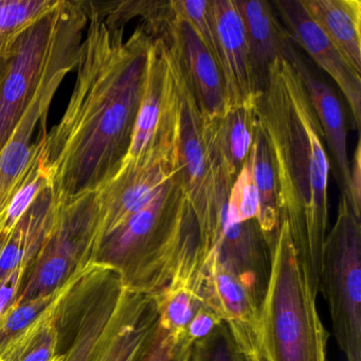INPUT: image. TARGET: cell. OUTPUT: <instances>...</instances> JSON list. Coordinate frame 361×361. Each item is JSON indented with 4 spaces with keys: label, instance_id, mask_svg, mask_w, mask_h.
Wrapping results in <instances>:
<instances>
[{
    "label": "cell",
    "instance_id": "20",
    "mask_svg": "<svg viewBox=\"0 0 361 361\" xmlns=\"http://www.w3.org/2000/svg\"><path fill=\"white\" fill-rule=\"evenodd\" d=\"M204 126L215 161L233 183L248 158L255 139V101L227 111L219 119L204 118Z\"/></svg>",
    "mask_w": 361,
    "mask_h": 361
},
{
    "label": "cell",
    "instance_id": "26",
    "mask_svg": "<svg viewBox=\"0 0 361 361\" xmlns=\"http://www.w3.org/2000/svg\"><path fill=\"white\" fill-rule=\"evenodd\" d=\"M58 3L59 0H0V54Z\"/></svg>",
    "mask_w": 361,
    "mask_h": 361
},
{
    "label": "cell",
    "instance_id": "34",
    "mask_svg": "<svg viewBox=\"0 0 361 361\" xmlns=\"http://www.w3.org/2000/svg\"><path fill=\"white\" fill-rule=\"evenodd\" d=\"M179 341L160 325L153 343L141 361H173Z\"/></svg>",
    "mask_w": 361,
    "mask_h": 361
},
{
    "label": "cell",
    "instance_id": "22",
    "mask_svg": "<svg viewBox=\"0 0 361 361\" xmlns=\"http://www.w3.org/2000/svg\"><path fill=\"white\" fill-rule=\"evenodd\" d=\"M92 264L75 271L56 301L9 344L1 358L6 361H51L60 354L61 326L67 299Z\"/></svg>",
    "mask_w": 361,
    "mask_h": 361
},
{
    "label": "cell",
    "instance_id": "2",
    "mask_svg": "<svg viewBox=\"0 0 361 361\" xmlns=\"http://www.w3.org/2000/svg\"><path fill=\"white\" fill-rule=\"evenodd\" d=\"M255 106L274 158L280 221L288 225L300 261L319 293L331 164L320 122L288 59L280 56L271 63Z\"/></svg>",
    "mask_w": 361,
    "mask_h": 361
},
{
    "label": "cell",
    "instance_id": "8",
    "mask_svg": "<svg viewBox=\"0 0 361 361\" xmlns=\"http://www.w3.org/2000/svg\"><path fill=\"white\" fill-rule=\"evenodd\" d=\"M97 232L96 192L61 204L56 224L29 266L14 302L48 297L80 268L94 263Z\"/></svg>",
    "mask_w": 361,
    "mask_h": 361
},
{
    "label": "cell",
    "instance_id": "27",
    "mask_svg": "<svg viewBox=\"0 0 361 361\" xmlns=\"http://www.w3.org/2000/svg\"><path fill=\"white\" fill-rule=\"evenodd\" d=\"M66 283L58 291L48 297L25 302H13L7 310L0 314V357L3 356L9 344L18 336L30 326L56 301L64 290Z\"/></svg>",
    "mask_w": 361,
    "mask_h": 361
},
{
    "label": "cell",
    "instance_id": "3",
    "mask_svg": "<svg viewBox=\"0 0 361 361\" xmlns=\"http://www.w3.org/2000/svg\"><path fill=\"white\" fill-rule=\"evenodd\" d=\"M94 263L133 290L157 295L172 282H197L206 257L179 171L157 195L103 240Z\"/></svg>",
    "mask_w": 361,
    "mask_h": 361
},
{
    "label": "cell",
    "instance_id": "36",
    "mask_svg": "<svg viewBox=\"0 0 361 361\" xmlns=\"http://www.w3.org/2000/svg\"><path fill=\"white\" fill-rule=\"evenodd\" d=\"M63 359H64V353H60L51 361H63Z\"/></svg>",
    "mask_w": 361,
    "mask_h": 361
},
{
    "label": "cell",
    "instance_id": "16",
    "mask_svg": "<svg viewBox=\"0 0 361 361\" xmlns=\"http://www.w3.org/2000/svg\"><path fill=\"white\" fill-rule=\"evenodd\" d=\"M159 326L155 298L126 286L117 312L92 361L142 360Z\"/></svg>",
    "mask_w": 361,
    "mask_h": 361
},
{
    "label": "cell",
    "instance_id": "5",
    "mask_svg": "<svg viewBox=\"0 0 361 361\" xmlns=\"http://www.w3.org/2000/svg\"><path fill=\"white\" fill-rule=\"evenodd\" d=\"M87 16L81 0L58 5L27 27L3 52L0 71V151L50 71L79 54Z\"/></svg>",
    "mask_w": 361,
    "mask_h": 361
},
{
    "label": "cell",
    "instance_id": "38",
    "mask_svg": "<svg viewBox=\"0 0 361 361\" xmlns=\"http://www.w3.org/2000/svg\"><path fill=\"white\" fill-rule=\"evenodd\" d=\"M0 361H6V360H5V359L1 358V357H0Z\"/></svg>",
    "mask_w": 361,
    "mask_h": 361
},
{
    "label": "cell",
    "instance_id": "32",
    "mask_svg": "<svg viewBox=\"0 0 361 361\" xmlns=\"http://www.w3.org/2000/svg\"><path fill=\"white\" fill-rule=\"evenodd\" d=\"M344 195V194H343ZM350 204L355 216L361 219V145L357 142L350 161V189L348 195H344Z\"/></svg>",
    "mask_w": 361,
    "mask_h": 361
},
{
    "label": "cell",
    "instance_id": "11",
    "mask_svg": "<svg viewBox=\"0 0 361 361\" xmlns=\"http://www.w3.org/2000/svg\"><path fill=\"white\" fill-rule=\"evenodd\" d=\"M202 297L228 327L248 361L264 360L259 312L263 298L213 250L204 264Z\"/></svg>",
    "mask_w": 361,
    "mask_h": 361
},
{
    "label": "cell",
    "instance_id": "7",
    "mask_svg": "<svg viewBox=\"0 0 361 361\" xmlns=\"http://www.w3.org/2000/svg\"><path fill=\"white\" fill-rule=\"evenodd\" d=\"M320 291L346 361H361V219L343 194L323 246Z\"/></svg>",
    "mask_w": 361,
    "mask_h": 361
},
{
    "label": "cell",
    "instance_id": "9",
    "mask_svg": "<svg viewBox=\"0 0 361 361\" xmlns=\"http://www.w3.org/2000/svg\"><path fill=\"white\" fill-rule=\"evenodd\" d=\"M178 92L174 61L162 37H152L142 100L122 166H140L177 149ZM120 169V168H119Z\"/></svg>",
    "mask_w": 361,
    "mask_h": 361
},
{
    "label": "cell",
    "instance_id": "24",
    "mask_svg": "<svg viewBox=\"0 0 361 361\" xmlns=\"http://www.w3.org/2000/svg\"><path fill=\"white\" fill-rule=\"evenodd\" d=\"M248 159L253 180L259 192V228L268 248L271 250L281 224L278 180L269 143L257 121Z\"/></svg>",
    "mask_w": 361,
    "mask_h": 361
},
{
    "label": "cell",
    "instance_id": "10",
    "mask_svg": "<svg viewBox=\"0 0 361 361\" xmlns=\"http://www.w3.org/2000/svg\"><path fill=\"white\" fill-rule=\"evenodd\" d=\"M79 56L80 52L65 59L50 71L20 118L7 145L0 151V230L14 195L45 147L46 122L42 123L39 138L33 141L35 128L37 124L47 120L52 99L67 73L77 67Z\"/></svg>",
    "mask_w": 361,
    "mask_h": 361
},
{
    "label": "cell",
    "instance_id": "15",
    "mask_svg": "<svg viewBox=\"0 0 361 361\" xmlns=\"http://www.w3.org/2000/svg\"><path fill=\"white\" fill-rule=\"evenodd\" d=\"M157 37L166 41L176 58L204 118L224 117L225 92L221 69L191 26L174 14L158 35L152 37Z\"/></svg>",
    "mask_w": 361,
    "mask_h": 361
},
{
    "label": "cell",
    "instance_id": "21",
    "mask_svg": "<svg viewBox=\"0 0 361 361\" xmlns=\"http://www.w3.org/2000/svg\"><path fill=\"white\" fill-rule=\"evenodd\" d=\"M244 23L257 90H261L268 69L282 56L288 33L276 16L274 6L265 0H234Z\"/></svg>",
    "mask_w": 361,
    "mask_h": 361
},
{
    "label": "cell",
    "instance_id": "35",
    "mask_svg": "<svg viewBox=\"0 0 361 361\" xmlns=\"http://www.w3.org/2000/svg\"><path fill=\"white\" fill-rule=\"evenodd\" d=\"M193 344L188 340H181L177 345L173 361H191Z\"/></svg>",
    "mask_w": 361,
    "mask_h": 361
},
{
    "label": "cell",
    "instance_id": "12",
    "mask_svg": "<svg viewBox=\"0 0 361 361\" xmlns=\"http://www.w3.org/2000/svg\"><path fill=\"white\" fill-rule=\"evenodd\" d=\"M178 171L177 149L145 166H120L115 176L96 191V253L103 240L145 208Z\"/></svg>",
    "mask_w": 361,
    "mask_h": 361
},
{
    "label": "cell",
    "instance_id": "6",
    "mask_svg": "<svg viewBox=\"0 0 361 361\" xmlns=\"http://www.w3.org/2000/svg\"><path fill=\"white\" fill-rule=\"evenodd\" d=\"M171 54L180 109L177 143L179 177L197 221L200 248L208 257L221 238V210L233 183L213 157L204 134V116L176 58L172 51Z\"/></svg>",
    "mask_w": 361,
    "mask_h": 361
},
{
    "label": "cell",
    "instance_id": "28",
    "mask_svg": "<svg viewBox=\"0 0 361 361\" xmlns=\"http://www.w3.org/2000/svg\"><path fill=\"white\" fill-rule=\"evenodd\" d=\"M223 212L232 221H257L259 223V192L253 180L248 158L234 180L229 198L224 204Z\"/></svg>",
    "mask_w": 361,
    "mask_h": 361
},
{
    "label": "cell",
    "instance_id": "30",
    "mask_svg": "<svg viewBox=\"0 0 361 361\" xmlns=\"http://www.w3.org/2000/svg\"><path fill=\"white\" fill-rule=\"evenodd\" d=\"M191 361H248L229 329L221 324L206 339L193 344Z\"/></svg>",
    "mask_w": 361,
    "mask_h": 361
},
{
    "label": "cell",
    "instance_id": "37",
    "mask_svg": "<svg viewBox=\"0 0 361 361\" xmlns=\"http://www.w3.org/2000/svg\"><path fill=\"white\" fill-rule=\"evenodd\" d=\"M1 54H0V71H1V63H3V56H1Z\"/></svg>",
    "mask_w": 361,
    "mask_h": 361
},
{
    "label": "cell",
    "instance_id": "19",
    "mask_svg": "<svg viewBox=\"0 0 361 361\" xmlns=\"http://www.w3.org/2000/svg\"><path fill=\"white\" fill-rule=\"evenodd\" d=\"M60 206L51 185L37 195L0 246V281L22 264L32 263L56 224Z\"/></svg>",
    "mask_w": 361,
    "mask_h": 361
},
{
    "label": "cell",
    "instance_id": "31",
    "mask_svg": "<svg viewBox=\"0 0 361 361\" xmlns=\"http://www.w3.org/2000/svg\"><path fill=\"white\" fill-rule=\"evenodd\" d=\"M221 324L224 322L219 314L204 301L187 327L185 338L191 343H196L206 339Z\"/></svg>",
    "mask_w": 361,
    "mask_h": 361
},
{
    "label": "cell",
    "instance_id": "13",
    "mask_svg": "<svg viewBox=\"0 0 361 361\" xmlns=\"http://www.w3.org/2000/svg\"><path fill=\"white\" fill-rule=\"evenodd\" d=\"M281 24L295 46H300L339 87L353 119L359 130L361 119V75L346 62L339 50L306 13L300 0L272 1Z\"/></svg>",
    "mask_w": 361,
    "mask_h": 361
},
{
    "label": "cell",
    "instance_id": "1",
    "mask_svg": "<svg viewBox=\"0 0 361 361\" xmlns=\"http://www.w3.org/2000/svg\"><path fill=\"white\" fill-rule=\"evenodd\" d=\"M87 32L61 121L46 136L45 164L56 200L98 191L128 155L147 79L152 37L138 25L128 39L81 0Z\"/></svg>",
    "mask_w": 361,
    "mask_h": 361
},
{
    "label": "cell",
    "instance_id": "4",
    "mask_svg": "<svg viewBox=\"0 0 361 361\" xmlns=\"http://www.w3.org/2000/svg\"><path fill=\"white\" fill-rule=\"evenodd\" d=\"M317 293L288 225L281 221L259 312L264 360L327 361L329 334L319 316Z\"/></svg>",
    "mask_w": 361,
    "mask_h": 361
},
{
    "label": "cell",
    "instance_id": "25",
    "mask_svg": "<svg viewBox=\"0 0 361 361\" xmlns=\"http://www.w3.org/2000/svg\"><path fill=\"white\" fill-rule=\"evenodd\" d=\"M154 298L157 302L162 329L175 340L185 338L187 327L204 302L200 287L185 283H170Z\"/></svg>",
    "mask_w": 361,
    "mask_h": 361
},
{
    "label": "cell",
    "instance_id": "33",
    "mask_svg": "<svg viewBox=\"0 0 361 361\" xmlns=\"http://www.w3.org/2000/svg\"><path fill=\"white\" fill-rule=\"evenodd\" d=\"M31 263H24L0 281V314L13 303Z\"/></svg>",
    "mask_w": 361,
    "mask_h": 361
},
{
    "label": "cell",
    "instance_id": "14",
    "mask_svg": "<svg viewBox=\"0 0 361 361\" xmlns=\"http://www.w3.org/2000/svg\"><path fill=\"white\" fill-rule=\"evenodd\" d=\"M217 41V63L223 78L225 114L257 97L244 23L234 0H211Z\"/></svg>",
    "mask_w": 361,
    "mask_h": 361
},
{
    "label": "cell",
    "instance_id": "23",
    "mask_svg": "<svg viewBox=\"0 0 361 361\" xmlns=\"http://www.w3.org/2000/svg\"><path fill=\"white\" fill-rule=\"evenodd\" d=\"M302 7L361 75L360 0H300Z\"/></svg>",
    "mask_w": 361,
    "mask_h": 361
},
{
    "label": "cell",
    "instance_id": "18",
    "mask_svg": "<svg viewBox=\"0 0 361 361\" xmlns=\"http://www.w3.org/2000/svg\"><path fill=\"white\" fill-rule=\"evenodd\" d=\"M213 250L225 265L264 297L269 276L270 250L257 221H232L221 210V238Z\"/></svg>",
    "mask_w": 361,
    "mask_h": 361
},
{
    "label": "cell",
    "instance_id": "17",
    "mask_svg": "<svg viewBox=\"0 0 361 361\" xmlns=\"http://www.w3.org/2000/svg\"><path fill=\"white\" fill-rule=\"evenodd\" d=\"M283 56L288 59L303 81L324 134L325 145L337 166L344 195L350 189V158L348 152V122L341 101L333 88L319 79L302 59L291 39L285 46Z\"/></svg>",
    "mask_w": 361,
    "mask_h": 361
},
{
    "label": "cell",
    "instance_id": "29",
    "mask_svg": "<svg viewBox=\"0 0 361 361\" xmlns=\"http://www.w3.org/2000/svg\"><path fill=\"white\" fill-rule=\"evenodd\" d=\"M171 5L175 16L191 26L217 62L216 31L211 0H172Z\"/></svg>",
    "mask_w": 361,
    "mask_h": 361
}]
</instances>
